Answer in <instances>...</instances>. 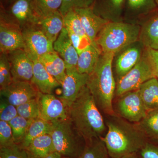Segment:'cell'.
I'll return each instance as SVG.
<instances>
[{"label": "cell", "instance_id": "6da1fadb", "mask_svg": "<svg viewBox=\"0 0 158 158\" xmlns=\"http://www.w3.org/2000/svg\"><path fill=\"white\" fill-rule=\"evenodd\" d=\"M67 110L68 118L86 144L102 137L106 125L87 86L81 90Z\"/></svg>", "mask_w": 158, "mask_h": 158}, {"label": "cell", "instance_id": "7a4b0ae2", "mask_svg": "<svg viewBox=\"0 0 158 158\" xmlns=\"http://www.w3.org/2000/svg\"><path fill=\"white\" fill-rule=\"evenodd\" d=\"M109 116L106 121L107 132L102 137L110 157L120 158L136 153L147 143V137L136 123L118 115Z\"/></svg>", "mask_w": 158, "mask_h": 158}, {"label": "cell", "instance_id": "3957f363", "mask_svg": "<svg viewBox=\"0 0 158 158\" xmlns=\"http://www.w3.org/2000/svg\"><path fill=\"white\" fill-rule=\"evenodd\" d=\"M94 69L88 75L86 86L92 94L100 110L108 116L116 115L113 100L116 83L112 64L115 56L113 53H102Z\"/></svg>", "mask_w": 158, "mask_h": 158}, {"label": "cell", "instance_id": "277c9868", "mask_svg": "<svg viewBox=\"0 0 158 158\" xmlns=\"http://www.w3.org/2000/svg\"><path fill=\"white\" fill-rule=\"evenodd\" d=\"M140 32L138 25L110 22L99 33L96 43L102 53L115 54L137 41Z\"/></svg>", "mask_w": 158, "mask_h": 158}, {"label": "cell", "instance_id": "5b68a950", "mask_svg": "<svg viewBox=\"0 0 158 158\" xmlns=\"http://www.w3.org/2000/svg\"><path fill=\"white\" fill-rule=\"evenodd\" d=\"M49 135L55 151L62 157L79 158L86 146V143L69 118L52 123Z\"/></svg>", "mask_w": 158, "mask_h": 158}, {"label": "cell", "instance_id": "8992f818", "mask_svg": "<svg viewBox=\"0 0 158 158\" xmlns=\"http://www.w3.org/2000/svg\"><path fill=\"white\" fill-rule=\"evenodd\" d=\"M154 77H156L154 69L145 49L137 64L118 79L115 95L119 97L130 91L138 90L142 84Z\"/></svg>", "mask_w": 158, "mask_h": 158}, {"label": "cell", "instance_id": "52a82bcc", "mask_svg": "<svg viewBox=\"0 0 158 158\" xmlns=\"http://www.w3.org/2000/svg\"><path fill=\"white\" fill-rule=\"evenodd\" d=\"M116 106L118 116L131 123H137L148 113L138 90L130 91L119 97Z\"/></svg>", "mask_w": 158, "mask_h": 158}, {"label": "cell", "instance_id": "ba28073f", "mask_svg": "<svg viewBox=\"0 0 158 158\" xmlns=\"http://www.w3.org/2000/svg\"><path fill=\"white\" fill-rule=\"evenodd\" d=\"M22 31L6 14L5 9L1 10L0 52L8 53L11 51L24 48Z\"/></svg>", "mask_w": 158, "mask_h": 158}, {"label": "cell", "instance_id": "9c48e42d", "mask_svg": "<svg viewBox=\"0 0 158 158\" xmlns=\"http://www.w3.org/2000/svg\"><path fill=\"white\" fill-rule=\"evenodd\" d=\"M9 7L8 10L3 9L22 31L38 26L40 19L34 10V0H14Z\"/></svg>", "mask_w": 158, "mask_h": 158}, {"label": "cell", "instance_id": "30bf717a", "mask_svg": "<svg viewBox=\"0 0 158 158\" xmlns=\"http://www.w3.org/2000/svg\"><path fill=\"white\" fill-rule=\"evenodd\" d=\"M22 31L24 42V50L32 61L38 60L44 54L55 51L53 43L37 27L24 29Z\"/></svg>", "mask_w": 158, "mask_h": 158}, {"label": "cell", "instance_id": "8fae6325", "mask_svg": "<svg viewBox=\"0 0 158 158\" xmlns=\"http://www.w3.org/2000/svg\"><path fill=\"white\" fill-rule=\"evenodd\" d=\"M65 79L61 84L62 96L60 99L66 109L70 107L83 88L86 86L88 74L81 73L76 68L67 69Z\"/></svg>", "mask_w": 158, "mask_h": 158}, {"label": "cell", "instance_id": "7c38bea8", "mask_svg": "<svg viewBox=\"0 0 158 158\" xmlns=\"http://www.w3.org/2000/svg\"><path fill=\"white\" fill-rule=\"evenodd\" d=\"M40 94L31 81H13L9 86L1 88L0 90L1 96L16 107L38 97Z\"/></svg>", "mask_w": 158, "mask_h": 158}, {"label": "cell", "instance_id": "4fadbf2b", "mask_svg": "<svg viewBox=\"0 0 158 158\" xmlns=\"http://www.w3.org/2000/svg\"><path fill=\"white\" fill-rule=\"evenodd\" d=\"M13 81H31L34 63L24 50H16L7 53Z\"/></svg>", "mask_w": 158, "mask_h": 158}, {"label": "cell", "instance_id": "5bb4252c", "mask_svg": "<svg viewBox=\"0 0 158 158\" xmlns=\"http://www.w3.org/2000/svg\"><path fill=\"white\" fill-rule=\"evenodd\" d=\"M39 103L40 118L51 123L68 118L67 109L63 102L52 94L40 93Z\"/></svg>", "mask_w": 158, "mask_h": 158}, {"label": "cell", "instance_id": "9a60e30c", "mask_svg": "<svg viewBox=\"0 0 158 158\" xmlns=\"http://www.w3.org/2000/svg\"><path fill=\"white\" fill-rule=\"evenodd\" d=\"M75 10L78 15L86 35L91 44L100 48L96 43L97 37L102 29L110 21L97 15L92 7Z\"/></svg>", "mask_w": 158, "mask_h": 158}, {"label": "cell", "instance_id": "2e32d148", "mask_svg": "<svg viewBox=\"0 0 158 158\" xmlns=\"http://www.w3.org/2000/svg\"><path fill=\"white\" fill-rule=\"evenodd\" d=\"M53 48L63 59L66 69L77 67L78 53L73 45L68 31L65 27L54 42Z\"/></svg>", "mask_w": 158, "mask_h": 158}, {"label": "cell", "instance_id": "e0dca14e", "mask_svg": "<svg viewBox=\"0 0 158 158\" xmlns=\"http://www.w3.org/2000/svg\"><path fill=\"white\" fill-rule=\"evenodd\" d=\"M33 77L31 82L40 93L51 94L57 87L61 85L48 72L38 60H33Z\"/></svg>", "mask_w": 158, "mask_h": 158}, {"label": "cell", "instance_id": "ac0fdd59", "mask_svg": "<svg viewBox=\"0 0 158 158\" xmlns=\"http://www.w3.org/2000/svg\"><path fill=\"white\" fill-rule=\"evenodd\" d=\"M38 60L61 85L66 75V67L65 62L59 54L54 51L44 54Z\"/></svg>", "mask_w": 158, "mask_h": 158}, {"label": "cell", "instance_id": "d6986e66", "mask_svg": "<svg viewBox=\"0 0 158 158\" xmlns=\"http://www.w3.org/2000/svg\"><path fill=\"white\" fill-rule=\"evenodd\" d=\"M37 27L54 43L64 27L63 15L60 11H57L40 19Z\"/></svg>", "mask_w": 158, "mask_h": 158}, {"label": "cell", "instance_id": "ffe728a7", "mask_svg": "<svg viewBox=\"0 0 158 158\" xmlns=\"http://www.w3.org/2000/svg\"><path fill=\"white\" fill-rule=\"evenodd\" d=\"M142 54L138 47H132L120 54L116 62V72L118 79L123 76L139 62Z\"/></svg>", "mask_w": 158, "mask_h": 158}, {"label": "cell", "instance_id": "44dd1931", "mask_svg": "<svg viewBox=\"0 0 158 158\" xmlns=\"http://www.w3.org/2000/svg\"><path fill=\"white\" fill-rule=\"evenodd\" d=\"M24 149L29 158H42L56 152L52 137L49 134L44 135L34 139Z\"/></svg>", "mask_w": 158, "mask_h": 158}, {"label": "cell", "instance_id": "7402d4cb", "mask_svg": "<svg viewBox=\"0 0 158 158\" xmlns=\"http://www.w3.org/2000/svg\"><path fill=\"white\" fill-rule=\"evenodd\" d=\"M100 49L92 45H89L79 54L77 68L79 72L89 75L91 73L102 54Z\"/></svg>", "mask_w": 158, "mask_h": 158}, {"label": "cell", "instance_id": "603a6c76", "mask_svg": "<svg viewBox=\"0 0 158 158\" xmlns=\"http://www.w3.org/2000/svg\"><path fill=\"white\" fill-rule=\"evenodd\" d=\"M138 90L148 112L158 109V80L156 77L148 80Z\"/></svg>", "mask_w": 158, "mask_h": 158}, {"label": "cell", "instance_id": "cb8c5ba5", "mask_svg": "<svg viewBox=\"0 0 158 158\" xmlns=\"http://www.w3.org/2000/svg\"><path fill=\"white\" fill-rule=\"evenodd\" d=\"M139 37L145 48L158 50V14L145 23L141 30Z\"/></svg>", "mask_w": 158, "mask_h": 158}, {"label": "cell", "instance_id": "d4e9b609", "mask_svg": "<svg viewBox=\"0 0 158 158\" xmlns=\"http://www.w3.org/2000/svg\"><path fill=\"white\" fill-rule=\"evenodd\" d=\"M52 123L38 118L34 119L31 123L27 135L19 146L25 149L34 139L44 135L49 134Z\"/></svg>", "mask_w": 158, "mask_h": 158}, {"label": "cell", "instance_id": "484cf974", "mask_svg": "<svg viewBox=\"0 0 158 158\" xmlns=\"http://www.w3.org/2000/svg\"><path fill=\"white\" fill-rule=\"evenodd\" d=\"M136 124L147 138L158 140V109L148 112Z\"/></svg>", "mask_w": 158, "mask_h": 158}, {"label": "cell", "instance_id": "4316f807", "mask_svg": "<svg viewBox=\"0 0 158 158\" xmlns=\"http://www.w3.org/2000/svg\"><path fill=\"white\" fill-rule=\"evenodd\" d=\"M34 120L27 119L18 115L9 122L12 130L13 140L15 144L20 145L22 142Z\"/></svg>", "mask_w": 158, "mask_h": 158}, {"label": "cell", "instance_id": "83f0119b", "mask_svg": "<svg viewBox=\"0 0 158 158\" xmlns=\"http://www.w3.org/2000/svg\"><path fill=\"white\" fill-rule=\"evenodd\" d=\"M62 0H34V10L40 20L59 11Z\"/></svg>", "mask_w": 158, "mask_h": 158}, {"label": "cell", "instance_id": "f1b7e54d", "mask_svg": "<svg viewBox=\"0 0 158 158\" xmlns=\"http://www.w3.org/2000/svg\"><path fill=\"white\" fill-rule=\"evenodd\" d=\"M109 153L102 137L86 144L79 158H109Z\"/></svg>", "mask_w": 158, "mask_h": 158}, {"label": "cell", "instance_id": "f546056e", "mask_svg": "<svg viewBox=\"0 0 158 158\" xmlns=\"http://www.w3.org/2000/svg\"><path fill=\"white\" fill-rule=\"evenodd\" d=\"M64 27L82 37H87L78 15L75 10L69 11L63 16Z\"/></svg>", "mask_w": 158, "mask_h": 158}, {"label": "cell", "instance_id": "4dcf8cb0", "mask_svg": "<svg viewBox=\"0 0 158 158\" xmlns=\"http://www.w3.org/2000/svg\"><path fill=\"white\" fill-rule=\"evenodd\" d=\"M39 96L16 107L19 116L27 119H35L40 118Z\"/></svg>", "mask_w": 158, "mask_h": 158}, {"label": "cell", "instance_id": "1f68e13d", "mask_svg": "<svg viewBox=\"0 0 158 158\" xmlns=\"http://www.w3.org/2000/svg\"><path fill=\"white\" fill-rule=\"evenodd\" d=\"M13 82L11 67L7 53H1L0 56V86L1 88L9 86Z\"/></svg>", "mask_w": 158, "mask_h": 158}, {"label": "cell", "instance_id": "d6a6232c", "mask_svg": "<svg viewBox=\"0 0 158 158\" xmlns=\"http://www.w3.org/2000/svg\"><path fill=\"white\" fill-rule=\"evenodd\" d=\"M129 9L135 13H146L157 7L155 0H127Z\"/></svg>", "mask_w": 158, "mask_h": 158}, {"label": "cell", "instance_id": "836d02e7", "mask_svg": "<svg viewBox=\"0 0 158 158\" xmlns=\"http://www.w3.org/2000/svg\"><path fill=\"white\" fill-rule=\"evenodd\" d=\"M95 0H62L59 11L63 16L72 10L92 7Z\"/></svg>", "mask_w": 158, "mask_h": 158}, {"label": "cell", "instance_id": "e575fe53", "mask_svg": "<svg viewBox=\"0 0 158 158\" xmlns=\"http://www.w3.org/2000/svg\"><path fill=\"white\" fill-rule=\"evenodd\" d=\"M18 116L16 106L10 103L5 98L1 96L0 120L9 123Z\"/></svg>", "mask_w": 158, "mask_h": 158}, {"label": "cell", "instance_id": "d590c367", "mask_svg": "<svg viewBox=\"0 0 158 158\" xmlns=\"http://www.w3.org/2000/svg\"><path fill=\"white\" fill-rule=\"evenodd\" d=\"M15 144L9 123L0 120V148L9 147Z\"/></svg>", "mask_w": 158, "mask_h": 158}, {"label": "cell", "instance_id": "8d00e7d4", "mask_svg": "<svg viewBox=\"0 0 158 158\" xmlns=\"http://www.w3.org/2000/svg\"><path fill=\"white\" fill-rule=\"evenodd\" d=\"M0 158H29L25 150L16 144L0 148Z\"/></svg>", "mask_w": 158, "mask_h": 158}, {"label": "cell", "instance_id": "74e56055", "mask_svg": "<svg viewBox=\"0 0 158 158\" xmlns=\"http://www.w3.org/2000/svg\"><path fill=\"white\" fill-rule=\"evenodd\" d=\"M68 32L72 43L76 50L78 55L89 45L92 44L88 37H81V36L74 34L70 31H68Z\"/></svg>", "mask_w": 158, "mask_h": 158}, {"label": "cell", "instance_id": "f35d334b", "mask_svg": "<svg viewBox=\"0 0 158 158\" xmlns=\"http://www.w3.org/2000/svg\"><path fill=\"white\" fill-rule=\"evenodd\" d=\"M140 152L142 158H158V145L147 142Z\"/></svg>", "mask_w": 158, "mask_h": 158}, {"label": "cell", "instance_id": "ab89813d", "mask_svg": "<svg viewBox=\"0 0 158 158\" xmlns=\"http://www.w3.org/2000/svg\"><path fill=\"white\" fill-rule=\"evenodd\" d=\"M155 72L156 77L158 80V50L145 48Z\"/></svg>", "mask_w": 158, "mask_h": 158}, {"label": "cell", "instance_id": "60d3db41", "mask_svg": "<svg viewBox=\"0 0 158 158\" xmlns=\"http://www.w3.org/2000/svg\"><path fill=\"white\" fill-rule=\"evenodd\" d=\"M125 0H109L110 6L115 11H118L121 10Z\"/></svg>", "mask_w": 158, "mask_h": 158}, {"label": "cell", "instance_id": "b9f144b4", "mask_svg": "<svg viewBox=\"0 0 158 158\" xmlns=\"http://www.w3.org/2000/svg\"><path fill=\"white\" fill-rule=\"evenodd\" d=\"M62 156L57 152H55L42 158H62Z\"/></svg>", "mask_w": 158, "mask_h": 158}, {"label": "cell", "instance_id": "7bdbcfd3", "mask_svg": "<svg viewBox=\"0 0 158 158\" xmlns=\"http://www.w3.org/2000/svg\"><path fill=\"white\" fill-rule=\"evenodd\" d=\"M120 158H138L136 153L131 154L125 156Z\"/></svg>", "mask_w": 158, "mask_h": 158}, {"label": "cell", "instance_id": "ee69618b", "mask_svg": "<svg viewBox=\"0 0 158 158\" xmlns=\"http://www.w3.org/2000/svg\"><path fill=\"white\" fill-rule=\"evenodd\" d=\"M5 2H7V3H9V6L11 4L14 0H4Z\"/></svg>", "mask_w": 158, "mask_h": 158}, {"label": "cell", "instance_id": "f6af8a7d", "mask_svg": "<svg viewBox=\"0 0 158 158\" xmlns=\"http://www.w3.org/2000/svg\"><path fill=\"white\" fill-rule=\"evenodd\" d=\"M156 2V4L157 6H158V0H155Z\"/></svg>", "mask_w": 158, "mask_h": 158}, {"label": "cell", "instance_id": "bcb514c9", "mask_svg": "<svg viewBox=\"0 0 158 158\" xmlns=\"http://www.w3.org/2000/svg\"><path fill=\"white\" fill-rule=\"evenodd\" d=\"M62 158H66V157H62Z\"/></svg>", "mask_w": 158, "mask_h": 158}]
</instances>
